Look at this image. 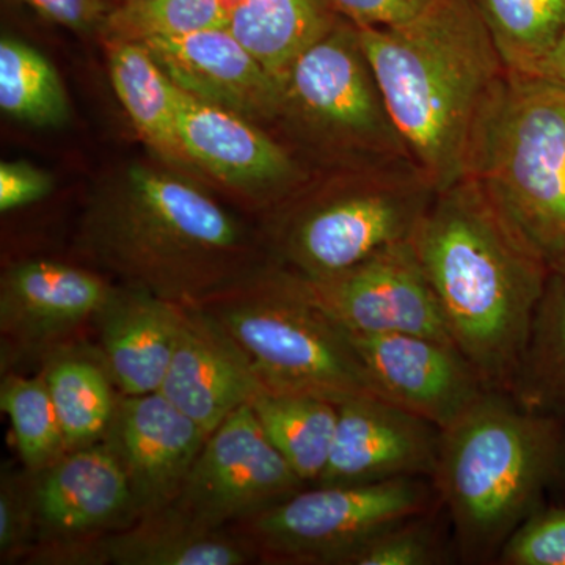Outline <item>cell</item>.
I'll list each match as a JSON object with an SVG mask.
<instances>
[{"instance_id": "cell-1", "label": "cell", "mask_w": 565, "mask_h": 565, "mask_svg": "<svg viewBox=\"0 0 565 565\" xmlns=\"http://www.w3.org/2000/svg\"><path fill=\"white\" fill-rule=\"evenodd\" d=\"M412 245L452 343L487 388L512 393L548 267L470 178L437 192Z\"/></svg>"}, {"instance_id": "cell-2", "label": "cell", "mask_w": 565, "mask_h": 565, "mask_svg": "<svg viewBox=\"0 0 565 565\" xmlns=\"http://www.w3.org/2000/svg\"><path fill=\"white\" fill-rule=\"evenodd\" d=\"M359 35L415 169L437 192L468 180L508 74L473 2L433 0L412 20Z\"/></svg>"}, {"instance_id": "cell-3", "label": "cell", "mask_w": 565, "mask_h": 565, "mask_svg": "<svg viewBox=\"0 0 565 565\" xmlns=\"http://www.w3.org/2000/svg\"><path fill=\"white\" fill-rule=\"evenodd\" d=\"M82 233L122 285L182 307L262 273L243 223L193 182L147 166L93 203Z\"/></svg>"}, {"instance_id": "cell-4", "label": "cell", "mask_w": 565, "mask_h": 565, "mask_svg": "<svg viewBox=\"0 0 565 565\" xmlns=\"http://www.w3.org/2000/svg\"><path fill=\"white\" fill-rule=\"evenodd\" d=\"M563 446L552 416L498 390H487L440 429L430 482L449 516L460 561L498 559L559 471Z\"/></svg>"}, {"instance_id": "cell-5", "label": "cell", "mask_w": 565, "mask_h": 565, "mask_svg": "<svg viewBox=\"0 0 565 565\" xmlns=\"http://www.w3.org/2000/svg\"><path fill=\"white\" fill-rule=\"evenodd\" d=\"M468 178L550 273L565 275V87L505 74Z\"/></svg>"}, {"instance_id": "cell-6", "label": "cell", "mask_w": 565, "mask_h": 565, "mask_svg": "<svg viewBox=\"0 0 565 565\" xmlns=\"http://www.w3.org/2000/svg\"><path fill=\"white\" fill-rule=\"evenodd\" d=\"M195 307L243 349L269 392L311 394L338 405L353 397H379L351 334L282 270H262Z\"/></svg>"}, {"instance_id": "cell-7", "label": "cell", "mask_w": 565, "mask_h": 565, "mask_svg": "<svg viewBox=\"0 0 565 565\" xmlns=\"http://www.w3.org/2000/svg\"><path fill=\"white\" fill-rule=\"evenodd\" d=\"M438 504L429 478L313 484L232 531L262 563L345 565L374 535Z\"/></svg>"}, {"instance_id": "cell-8", "label": "cell", "mask_w": 565, "mask_h": 565, "mask_svg": "<svg viewBox=\"0 0 565 565\" xmlns=\"http://www.w3.org/2000/svg\"><path fill=\"white\" fill-rule=\"evenodd\" d=\"M281 115L322 141L381 169L414 167L386 109L359 28L341 18L305 50L281 79Z\"/></svg>"}, {"instance_id": "cell-9", "label": "cell", "mask_w": 565, "mask_h": 565, "mask_svg": "<svg viewBox=\"0 0 565 565\" xmlns=\"http://www.w3.org/2000/svg\"><path fill=\"white\" fill-rule=\"evenodd\" d=\"M435 195L416 170L390 169L319 200L286 226L280 245L286 273L310 280L332 277L411 241Z\"/></svg>"}, {"instance_id": "cell-10", "label": "cell", "mask_w": 565, "mask_h": 565, "mask_svg": "<svg viewBox=\"0 0 565 565\" xmlns=\"http://www.w3.org/2000/svg\"><path fill=\"white\" fill-rule=\"evenodd\" d=\"M32 475L35 542L28 563L99 565V542L140 519L128 475L106 441Z\"/></svg>"}, {"instance_id": "cell-11", "label": "cell", "mask_w": 565, "mask_h": 565, "mask_svg": "<svg viewBox=\"0 0 565 565\" xmlns=\"http://www.w3.org/2000/svg\"><path fill=\"white\" fill-rule=\"evenodd\" d=\"M305 486L244 405L207 435L174 505L202 525L232 530Z\"/></svg>"}, {"instance_id": "cell-12", "label": "cell", "mask_w": 565, "mask_h": 565, "mask_svg": "<svg viewBox=\"0 0 565 565\" xmlns=\"http://www.w3.org/2000/svg\"><path fill=\"white\" fill-rule=\"evenodd\" d=\"M282 273L348 333L423 334L455 345L412 239L332 277L310 280Z\"/></svg>"}, {"instance_id": "cell-13", "label": "cell", "mask_w": 565, "mask_h": 565, "mask_svg": "<svg viewBox=\"0 0 565 565\" xmlns=\"http://www.w3.org/2000/svg\"><path fill=\"white\" fill-rule=\"evenodd\" d=\"M351 340L375 394L440 429L490 390L462 352L445 341L411 333L351 334Z\"/></svg>"}, {"instance_id": "cell-14", "label": "cell", "mask_w": 565, "mask_h": 565, "mask_svg": "<svg viewBox=\"0 0 565 565\" xmlns=\"http://www.w3.org/2000/svg\"><path fill=\"white\" fill-rule=\"evenodd\" d=\"M207 434L161 392L118 397L107 446L128 475L140 516L177 503Z\"/></svg>"}, {"instance_id": "cell-15", "label": "cell", "mask_w": 565, "mask_h": 565, "mask_svg": "<svg viewBox=\"0 0 565 565\" xmlns=\"http://www.w3.org/2000/svg\"><path fill=\"white\" fill-rule=\"evenodd\" d=\"M440 427L381 397L338 405L326 470L316 484H355L394 478H433Z\"/></svg>"}, {"instance_id": "cell-16", "label": "cell", "mask_w": 565, "mask_h": 565, "mask_svg": "<svg viewBox=\"0 0 565 565\" xmlns=\"http://www.w3.org/2000/svg\"><path fill=\"white\" fill-rule=\"evenodd\" d=\"M114 288L102 275L50 259L10 267L0 285L3 349L50 355L71 333L95 322Z\"/></svg>"}, {"instance_id": "cell-17", "label": "cell", "mask_w": 565, "mask_h": 565, "mask_svg": "<svg viewBox=\"0 0 565 565\" xmlns=\"http://www.w3.org/2000/svg\"><path fill=\"white\" fill-rule=\"evenodd\" d=\"M159 392L210 435L266 386L243 349L210 315L182 307L177 344Z\"/></svg>"}, {"instance_id": "cell-18", "label": "cell", "mask_w": 565, "mask_h": 565, "mask_svg": "<svg viewBox=\"0 0 565 565\" xmlns=\"http://www.w3.org/2000/svg\"><path fill=\"white\" fill-rule=\"evenodd\" d=\"M181 90L247 120L281 115V85L226 28L141 43Z\"/></svg>"}, {"instance_id": "cell-19", "label": "cell", "mask_w": 565, "mask_h": 565, "mask_svg": "<svg viewBox=\"0 0 565 565\" xmlns=\"http://www.w3.org/2000/svg\"><path fill=\"white\" fill-rule=\"evenodd\" d=\"M178 129L182 147L196 169L228 188L259 195L281 191L297 178L291 156L252 120L204 103L181 88Z\"/></svg>"}, {"instance_id": "cell-20", "label": "cell", "mask_w": 565, "mask_h": 565, "mask_svg": "<svg viewBox=\"0 0 565 565\" xmlns=\"http://www.w3.org/2000/svg\"><path fill=\"white\" fill-rule=\"evenodd\" d=\"M182 305L131 286L114 288L95 319L102 360L125 396L159 392L172 360Z\"/></svg>"}, {"instance_id": "cell-21", "label": "cell", "mask_w": 565, "mask_h": 565, "mask_svg": "<svg viewBox=\"0 0 565 565\" xmlns=\"http://www.w3.org/2000/svg\"><path fill=\"white\" fill-rule=\"evenodd\" d=\"M98 559L99 565H244L256 556L234 531L202 525L172 504L104 537Z\"/></svg>"}, {"instance_id": "cell-22", "label": "cell", "mask_w": 565, "mask_h": 565, "mask_svg": "<svg viewBox=\"0 0 565 565\" xmlns=\"http://www.w3.org/2000/svg\"><path fill=\"white\" fill-rule=\"evenodd\" d=\"M106 52L111 87L141 140L169 166L200 172L182 147L178 129L180 88L143 44L114 41L106 43Z\"/></svg>"}, {"instance_id": "cell-23", "label": "cell", "mask_w": 565, "mask_h": 565, "mask_svg": "<svg viewBox=\"0 0 565 565\" xmlns=\"http://www.w3.org/2000/svg\"><path fill=\"white\" fill-rule=\"evenodd\" d=\"M341 14L330 0H230L228 31L280 82Z\"/></svg>"}, {"instance_id": "cell-24", "label": "cell", "mask_w": 565, "mask_h": 565, "mask_svg": "<svg viewBox=\"0 0 565 565\" xmlns=\"http://www.w3.org/2000/svg\"><path fill=\"white\" fill-rule=\"evenodd\" d=\"M44 379L68 451L99 444L117 411L114 381L103 360L57 349L46 356Z\"/></svg>"}, {"instance_id": "cell-25", "label": "cell", "mask_w": 565, "mask_h": 565, "mask_svg": "<svg viewBox=\"0 0 565 565\" xmlns=\"http://www.w3.org/2000/svg\"><path fill=\"white\" fill-rule=\"evenodd\" d=\"M250 405L282 459L305 484H316L329 462L338 404L311 394L266 390Z\"/></svg>"}, {"instance_id": "cell-26", "label": "cell", "mask_w": 565, "mask_h": 565, "mask_svg": "<svg viewBox=\"0 0 565 565\" xmlns=\"http://www.w3.org/2000/svg\"><path fill=\"white\" fill-rule=\"evenodd\" d=\"M508 74L537 76L565 32V0H471Z\"/></svg>"}, {"instance_id": "cell-27", "label": "cell", "mask_w": 565, "mask_h": 565, "mask_svg": "<svg viewBox=\"0 0 565 565\" xmlns=\"http://www.w3.org/2000/svg\"><path fill=\"white\" fill-rule=\"evenodd\" d=\"M0 107L13 120L58 128L70 118V102L57 70L24 41H0Z\"/></svg>"}, {"instance_id": "cell-28", "label": "cell", "mask_w": 565, "mask_h": 565, "mask_svg": "<svg viewBox=\"0 0 565 565\" xmlns=\"http://www.w3.org/2000/svg\"><path fill=\"white\" fill-rule=\"evenodd\" d=\"M511 394L534 411L544 405L565 411V275L550 277Z\"/></svg>"}, {"instance_id": "cell-29", "label": "cell", "mask_w": 565, "mask_h": 565, "mask_svg": "<svg viewBox=\"0 0 565 565\" xmlns=\"http://www.w3.org/2000/svg\"><path fill=\"white\" fill-rule=\"evenodd\" d=\"M230 0H132L111 7L99 35L104 43H147L207 29L228 28Z\"/></svg>"}, {"instance_id": "cell-30", "label": "cell", "mask_w": 565, "mask_h": 565, "mask_svg": "<svg viewBox=\"0 0 565 565\" xmlns=\"http://www.w3.org/2000/svg\"><path fill=\"white\" fill-rule=\"evenodd\" d=\"M0 407L9 415L21 462L29 471L44 470L68 452L43 373L7 374L0 385Z\"/></svg>"}, {"instance_id": "cell-31", "label": "cell", "mask_w": 565, "mask_h": 565, "mask_svg": "<svg viewBox=\"0 0 565 565\" xmlns=\"http://www.w3.org/2000/svg\"><path fill=\"white\" fill-rule=\"evenodd\" d=\"M440 505V504H438ZM437 505V508H438ZM437 508L405 519L374 535L345 565H434L446 563V542Z\"/></svg>"}, {"instance_id": "cell-32", "label": "cell", "mask_w": 565, "mask_h": 565, "mask_svg": "<svg viewBox=\"0 0 565 565\" xmlns=\"http://www.w3.org/2000/svg\"><path fill=\"white\" fill-rule=\"evenodd\" d=\"M35 542L33 475L3 468L0 478V559H25Z\"/></svg>"}, {"instance_id": "cell-33", "label": "cell", "mask_w": 565, "mask_h": 565, "mask_svg": "<svg viewBox=\"0 0 565 565\" xmlns=\"http://www.w3.org/2000/svg\"><path fill=\"white\" fill-rule=\"evenodd\" d=\"M497 563L565 565V505L535 509L505 541Z\"/></svg>"}, {"instance_id": "cell-34", "label": "cell", "mask_w": 565, "mask_h": 565, "mask_svg": "<svg viewBox=\"0 0 565 565\" xmlns=\"http://www.w3.org/2000/svg\"><path fill=\"white\" fill-rule=\"evenodd\" d=\"M54 180L50 173L28 162L0 163V211L10 212L40 202L50 195Z\"/></svg>"}, {"instance_id": "cell-35", "label": "cell", "mask_w": 565, "mask_h": 565, "mask_svg": "<svg viewBox=\"0 0 565 565\" xmlns=\"http://www.w3.org/2000/svg\"><path fill=\"white\" fill-rule=\"evenodd\" d=\"M44 20L68 31L92 33L102 31L111 10L107 0H21Z\"/></svg>"}, {"instance_id": "cell-36", "label": "cell", "mask_w": 565, "mask_h": 565, "mask_svg": "<svg viewBox=\"0 0 565 565\" xmlns=\"http://www.w3.org/2000/svg\"><path fill=\"white\" fill-rule=\"evenodd\" d=\"M356 28H384L412 20L433 0H330Z\"/></svg>"}, {"instance_id": "cell-37", "label": "cell", "mask_w": 565, "mask_h": 565, "mask_svg": "<svg viewBox=\"0 0 565 565\" xmlns=\"http://www.w3.org/2000/svg\"><path fill=\"white\" fill-rule=\"evenodd\" d=\"M537 76L565 87V32L555 50L546 57L544 65L539 70Z\"/></svg>"}, {"instance_id": "cell-38", "label": "cell", "mask_w": 565, "mask_h": 565, "mask_svg": "<svg viewBox=\"0 0 565 565\" xmlns=\"http://www.w3.org/2000/svg\"><path fill=\"white\" fill-rule=\"evenodd\" d=\"M111 6H118V3L132 2V0H107Z\"/></svg>"}]
</instances>
